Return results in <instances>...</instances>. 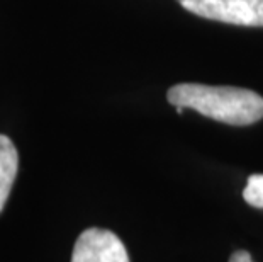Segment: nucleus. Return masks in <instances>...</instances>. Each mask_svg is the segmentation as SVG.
<instances>
[{"instance_id":"nucleus-1","label":"nucleus","mask_w":263,"mask_h":262,"mask_svg":"<svg viewBox=\"0 0 263 262\" xmlns=\"http://www.w3.org/2000/svg\"><path fill=\"white\" fill-rule=\"evenodd\" d=\"M175 108H190L231 126H248L263 118V97L250 89L178 83L166 94Z\"/></svg>"},{"instance_id":"nucleus-2","label":"nucleus","mask_w":263,"mask_h":262,"mask_svg":"<svg viewBox=\"0 0 263 262\" xmlns=\"http://www.w3.org/2000/svg\"><path fill=\"white\" fill-rule=\"evenodd\" d=\"M199 18L234 26L263 27V0H177Z\"/></svg>"},{"instance_id":"nucleus-4","label":"nucleus","mask_w":263,"mask_h":262,"mask_svg":"<svg viewBox=\"0 0 263 262\" xmlns=\"http://www.w3.org/2000/svg\"><path fill=\"white\" fill-rule=\"evenodd\" d=\"M19 169V155L17 148L10 138L0 135V211L4 209L10 189L14 186L15 176Z\"/></svg>"},{"instance_id":"nucleus-6","label":"nucleus","mask_w":263,"mask_h":262,"mask_svg":"<svg viewBox=\"0 0 263 262\" xmlns=\"http://www.w3.org/2000/svg\"><path fill=\"white\" fill-rule=\"evenodd\" d=\"M229 262H253V259H251L250 252H246V250H238V252H234L229 257Z\"/></svg>"},{"instance_id":"nucleus-3","label":"nucleus","mask_w":263,"mask_h":262,"mask_svg":"<svg viewBox=\"0 0 263 262\" xmlns=\"http://www.w3.org/2000/svg\"><path fill=\"white\" fill-rule=\"evenodd\" d=\"M71 262H129V255L116 233L88 228L77 238Z\"/></svg>"},{"instance_id":"nucleus-5","label":"nucleus","mask_w":263,"mask_h":262,"mask_svg":"<svg viewBox=\"0 0 263 262\" xmlns=\"http://www.w3.org/2000/svg\"><path fill=\"white\" fill-rule=\"evenodd\" d=\"M243 198L253 208H263V174H253L248 177Z\"/></svg>"}]
</instances>
